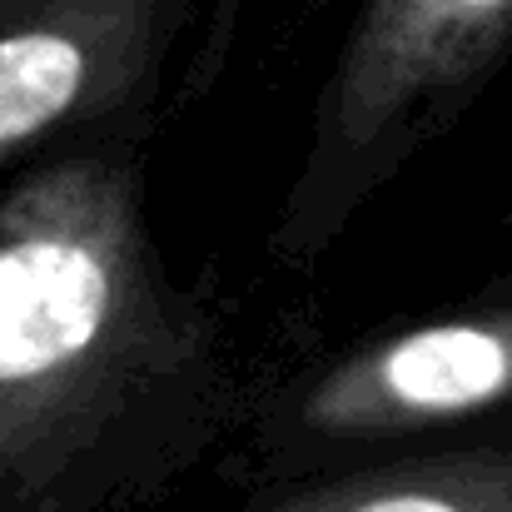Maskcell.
I'll use <instances>...</instances> for the list:
<instances>
[{"mask_svg":"<svg viewBox=\"0 0 512 512\" xmlns=\"http://www.w3.org/2000/svg\"><path fill=\"white\" fill-rule=\"evenodd\" d=\"M165 343L130 170L60 160L0 199V478H40Z\"/></svg>","mask_w":512,"mask_h":512,"instance_id":"obj_1","label":"cell"},{"mask_svg":"<svg viewBox=\"0 0 512 512\" xmlns=\"http://www.w3.org/2000/svg\"><path fill=\"white\" fill-rule=\"evenodd\" d=\"M189 0H0V165L120 110Z\"/></svg>","mask_w":512,"mask_h":512,"instance_id":"obj_2","label":"cell"},{"mask_svg":"<svg viewBox=\"0 0 512 512\" xmlns=\"http://www.w3.org/2000/svg\"><path fill=\"white\" fill-rule=\"evenodd\" d=\"M512 408V304H488L339 358L304 398L324 438H398Z\"/></svg>","mask_w":512,"mask_h":512,"instance_id":"obj_3","label":"cell"},{"mask_svg":"<svg viewBox=\"0 0 512 512\" xmlns=\"http://www.w3.org/2000/svg\"><path fill=\"white\" fill-rule=\"evenodd\" d=\"M512 45V0H363L334 80L343 145H378L433 100L483 80Z\"/></svg>","mask_w":512,"mask_h":512,"instance_id":"obj_4","label":"cell"},{"mask_svg":"<svg viewBox=\"0 0 512 512\" xmlns=\"http://www.w3.org/2000/svg\"><path fill=\"white\" fill-rule=\"evenodd\" d=\"M274 512H512V448H468L353 473Z\"/></svg>","mask_w":512,"mask_h":512,"instance_id":"obj_5","label":"cell"}]
</instances>
